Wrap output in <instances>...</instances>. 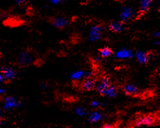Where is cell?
<instances>
[{"label": "cell", "mask_w": 160, "mask_h": 128, "mask_svg": "<svg viewBox=\"0 0 160 128\" xmlns=\"http://www.w3.org/2000/svg\"><path fill=\"white\" fill-rule=\"evenodd\" d=\"M6 92V90L2 86V85L0 84V96H2V95H3Z\"/></svg>", "instance_id": "obj_22"}, {"label": "cell", "mask_w": 160, "mask_h": 128, "mask_svg": "<svg viewBox=\"0 0 160 128\" xmlns=\"http://www.w3.org/2000/svg\"><path fill=\"white\" fill-rule=\"evenodd\" d=\"M69 20L65 17H57L52 21V24L55 28L62 29H64L69 25Z\"/></svg>", "instance_id": "obj_12"}, {"label": "cell", "mask_w": 160, "mask_h": 128, "mask_svg": "<svg viewBox=\"0 0 160 128\" xmlns=\"http://www.w3.org/2000/svg\"><path fill=\"white\" fill-rule=\"evenodd\" d=\"M0 18H1V15H0Z\"/></svg>", "instance_id": "obj_30"}, {"label": "cell", "mask_w": 160, "mask_h": 128, "mask_svg": "<svg viewBox=\"0 0 160 128\" xmlns=\"http://www.w3.org/2000/svg\"><path fill=\"white\" fill-rule=\"evenodd\" d=\"M154 0H140L139 12L141 14L146 13L152 7Z\"/></svg>", "instance_id": "obj_17"}, {"label": "cell", "mask_w": 160, "mask_h": 128, "mask_svg": "<svg viewBox=\"0 0 160 128\" xmlns=\"http://www.w3.org/2000/svg\"><path fill=\"white\" fill-rule=\"evenodd\" d=\"M90 106L92 109H99V108H101V107H104L106 106V104L100 101V100H93L90 103Z\"/></svg>", "instance_id": "obj_20"}, {"label": "cell", "mask_w": 160, "mask_h": 128, "mask_svg": "<svg viewBox=\"0 0 160 128\" xmlns=\"http://www.w3.org/2000/svg\"><path fill=\"white\" fill-rule=\"evenodd\" d=\"M93 72L90 70H76L70 73V79L75 81H82L86 78L92 77Z\"/></svg>", "instance_id": "obj_4"}, {"label": "cell", "mask_w": 160, "mask_h": 128, "mask_svg": "<svg viewBox=\"0 0 160 128\" xmlns=\"http://www.w3.org/2000/svg\"><path fill=\"white\" fill-rule=\"evenodd\" d=\"M2 74L3 75L5 80L7 81H12L16 76V71L10 67H3L2 69Z\"/></svg>", "instance_id": "obj_15"}, {"label": "cell", "mask_w": 160, "mask_h": 128, "mask_svg": "<svg viewBox=\"0 0 160 128\" xmlns=\"http://www.w3.org/2000/svg\"><path fill=\"white\" fill-rule=\"evenodd\" d=\"M45 1L49 2L52 4H54V5H58L62 2H64L67 1V0H45Z\"/></svg>", "instance_id": "obj_21"}, {"label": "cell", "mask_w": 160, "mask_h": 128, "mask_svg": "<svg viewBox=\"0 0 160 128\" xmlns=\"http://www.w3.org/2000/svg\"><path fill=\"white\" fill-rule=\"evenodd\" d=\"M5 78H4V76L2 74V73H0V84H1L2 83H3V81H5Z\"/></svg>", "instance_id": "obj_26"}, {"label": "cell", "mask_w": 160, "mask_h": 128, "mask_svg": "<svg viewBox=\"0 0 160 128\" xmlns=\"http://www.w3.org/2000/svg\"><path fill=\"white\" fill-rule=\"evenodd\" d=\"M113 54L115 59L119 60H127L134 57V51L129 48L123 47L115 51Z\"/></svg>", "instance_id": "obj_7"}, {"label": "cell", "mask_w": 160, "mask_h": 128, "mask_svg": "<svg viewBox=\"0 0 160 128\" xmlns=\"http://www.w3.org/2000/svg\"><path fill=\"white\" fill-rule=\"evenodd\" d=\"M118 93L119 92L117 87L112 84L104 91L103 93L102 94V96L108 98H115V97H117Z\"/></svg>", "instance_id": "obj_16"}, {"label": "cell", "mask_w": 160, "mask_h": 128, "mask_svg": "<svg viewBox=\"0 0 160 128\" xmlns=\"http://www.w3.org/2000/svg\"><path fill=\"white\" fill-rule=\"evenodd\" d=\"M159 43H160L159 40H156V41L154 43V45H156V46H158V45H159Z\"/></svg>", "instance_id": "obj_28"}, {"label": "cell", "mask_w": 160, "mask_h": 128, "mask_svg": "<svg viewBox=\"0 0 160 128\" xmlns=\"http://www.w3.org/2000/svg\"><path fill=\"white\" fill-rule=\"evenodd\" d=\"M157 119L152 115H143L138 118L135 126L136 127H150L156 124Z\"/></svg>", "instance_id": "obj_5"}, {"label": "cell", "mask_w": 160, "mask_h": 128, "mask_svg": "<svg viewBox=\"0 0 160 128\" xmlns=\"http://www.w3.org/2000/svg\"><path fill=\"white\" fill-rule=\"evenodd\" d=\"M3 116V109H2V107H0V119H1V118Z\"/></svg>", "instance_id": "obj_27"}, {"label": "cell", "mask_w": 160, "mask_h": 128, "mask_svg": "<svg viewBox=\"0 0 160 128\" xmlns=\"http://www.w3.org/2000/svg\"><path fill=\"white\" fill-rule=\"evenodd\" d=\"M88 121L90 124H96L102 121L103 114L99 110H93L88 115Z\"/></svg>", "instance_id": "obj_13"}, {"label": "cell", "mask_w": 160, "mask_h": 128, "mask_svg": "<svg viewBox=\"0 0 160 128\" xmlns=\"http://www.w3.org/2000/svg\"><path fill=\"white\" fill-rule=\"evenodd\" d=\"M14 2L18 5H22L23 3H25V0H14Z\"/></svg>", "instance_id": "obj_25"}, {"label": "cell", "mask_w": 160, "mask_h": 128, "mask_svg": "<svg viewBox=\"0 0 160 128\" xmlns=\"http://www.w3.org/2000/svg\"><path fill=\"white\" fill-rule=\"evenodd\" d=\"M113 54V50L109 47H104L99 49V57L103 59V58H107L110 57L112 54Z\"/></svg>", "instance_id": "obj_18"}, {"label": "cell", "mask_w": 160, "mask_h": 128, "mask_svg": "<svg viewBox=\"0 0 160 128\" xmlns=\"http://www.w3.org/2000/svg\"><path fill=\"white\" fill-rule=\"evenodd\" d=\"M134 57L140 65H145V64L148 63L150 59L149 54L146 51L142 50H139L136 52H134Z\"/></svg>", "instance_id": "obj_9"}, {"label": "cell", "mask_w": 160, "mask_h": 128, "mask_svg": "<svg viewBox=\"0 0 160 128\" xmlns=\"http://www.w3.org/2000/svg\"><path fill=\"white\" fill-rule=\"evenodd\" d=\"M75 113L79 117H86L88 116L89 111L83 106H77L75 107Z\"/></svg>", "instance_id": "obj_19"}, {"label": "cell", "mask_w": 160, "mask_h": 128, "mask_svg": "<svg viewBox=\"0 0 160 128\" xmlns=\"http://www.w3.org/2000/svg\"><path fill=\"white\" fill-rule=\"evenodd\" d=\"M2 121H1V120H0V128H1V127H2Z\"/></svg>", "instance_id": "obj_29"}, {"label": "cell", "mask_w": 160, "mask_h": 128, "mask_svg": "<svg viewBox=\"0 0 160 128\" xmlns=\"http://www.w3.org/2000/svg\"><path fill=\"white\" fill-rule=\"evenodd\" d=\"M123 93L128 96H136L139 93V88L134 84H127L122 87Z\"/></svg>", "instance_id": "obj_11"}, {"label": "cell", "mask_w": 160, "mask_h": 128, "mask_svg": "<svg viewBox=\"0 0 160 128\" xmlns=\"http://www.w3.org/2000/svg\"><path fill=\"white\" fill-rule=\"evenodd\" d=\"M153 36L154 37H155L156 38H159L160 37V32L159 31H155L153 34Z\"/></svg>", "instance_id": "obj_24"}, {"label": "cell", "mask_w": 160, "mask_h": 128, "mask_svg": "<svg viewBox=\"0 0 160 128\" xmlns=\"http://www.w3.org/2000/svg\"><path fill=\"white\" fill-rule=\"evenodd\" d=\"M108 29L114 33H121L125 29V25L121 21H112L108 24Z\"/></svg>", "instance_id": "obj_14"}, {"label": "cell", "mask_w": 160, "mask_h": 128, "mask_svg": "<svg viewBox=\"0 0 160 128\" xmlns=\"http://www.w3.org/2000/svg\"><path fill=\"white\" fill-rule=\"evenodd\" d=\"M36 57L32 52L22 51L19 53L17 57V62L20 66L27 67L32 65L35 62Z\"/></svg>", "instance_id": "obj_1"}, {"label": "cell", "mask_w": 160, "mask_h": 128, "mask_svg": "<svg viewBox=\"0 0 160 128\" xmlns=\"http://www.w3.org/2000/svg\"><path fill=\"white\" fill-rule=\"evenodd\" d=\"M101 128H114L113 126L111 124H106L104 125H103Z\"/></svg>", "instance_id": "obj_23"}, {"label": "cell", "mask_w": 160, "mask_h": 128, "mask_svg": "<svg viewBox=\"0 0 160 128\" xmlns=\"http://www.w3.org/2000/svg\"><path fill=\"white\" fill-rule=\"evenodd\" d=\"M134 9L128 5H124L121 8L120 12V19L122 23H127L132 20L136 16Z\"/></svg>", "instance_id": "obj_3"}, {"label": "cell", "mask_w": 160, "mask_h": 128, "mask_svg": "<svg viewBox=\"0 0 160 128\" xmlns=\"http://www.w3.org/2000/svg\"><path fill=\"white\" fill-rule=\"evenodd\" d=\"M97 80L93 77L84 79L81 82V88L84 91H90L95 88Z\"/></svg>", "instance_id": "obj_10"}, {"label": "cell", "mask_w": 160, "mask_h": 128, "mask_svg": "<svg viewBox=\"0 0 160 128\" xmlns=\"http://www.w3.org/2000/svg\"><path fill=\"white\" fill-rule=\"evenodd\" d=\"M111 84H112L111 80L108 77H106V76L102 77L99 80L97 81L95 89L97 91V93H99L101 95H102L104 91Z\"/></svg>", "instance_id": "obj_8"}, {"label": "cell", "mask_w": 160, "mask_h": 128, "mask_svg": "<svg viewBox=\"0 0 160 128\" xmlns=\"http://www.w3.org/2000/svg\"><path fill=\"white\" fill-rule=\"evenodd\" d=\"M104 31V28L100 25L92 26L88 33V39L92 42H96L99 41L102 37Z\"/></svg>", "instance_id": "obj_2"}, {"label": "cell", "mask_w": 160, "mask_h": 128, "mask_svg": "<svg viewBox=\"0 0 160 128\" xmlns=\"http://www.w3.org/2000/svg\"><path fill=\"white\" fill-rule=\"evenodd\" d=\"M20 100L13 96H7L4 100L3 104V107L5 110L10 111L12 109L18 108L21 106Z\"/></svg>", "instance_id": "obj_6"}]
</instances>
